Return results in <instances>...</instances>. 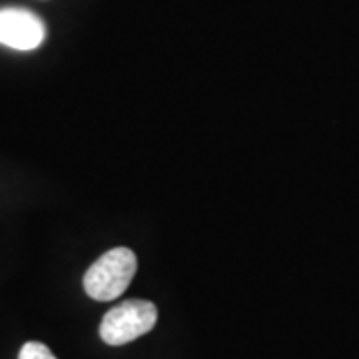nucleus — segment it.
Masks as SVG:
<instances>
[{"label":"nucleus","instance_id":"nucleus-2","mask_svg":"<svg viewBox=\"0 0 359 359\" xmlns=\"http://www.w3.org/2000/svg\"><path fill=\"white\" fill-rule=\"evenodd\" d=\"M158 321V308L148 299H128L112 308L100 323V337L108 346H124L138 339Z\"/></svg>","mask_w":359,"mask_h":359},{"label":"nucleus","instance_id":"nucleus-3","mask_svg":"<svg viewBox=\"0 0 359 359\" xmlns=\"http://www.w3.org/2000/svg\"><path fill=\"white\" fill-rule=\"evenodd\" d=\"M44 40V25L36 14L20 8L0 11V44L16 50H34Z\"/></svg>","mask_w":359,"mask_h":359},{"label":"nucleus","instance_id":"nucleus-4","mask_svg":"<svg viewBox=\"0 0 359 359\" xmlns=\"http://www.w3.org/2000/svg\"><path fill=\"white\" fill-rule=\"evenodd\" d=\"M18 359H56V355L50 351V347H46L40 341H28L22 346Z\"/></svg>","mask_w":359,"mask_h":359},{"label":"nucleus","instance_id":"nucleus-1","mask_svg":"<svg viewBox=\"0 0 359 359\" xmlns=\"http://www.w3.org/2000/svg\"><path fill=\"white\" fill-rule=\"evenodd\" d=\"M138 259L130 248H114L100 256L84 276V292L96 302H110L128 290Z\"/></svg>","mask_w":359,"mask_h":359}]
</instances>
